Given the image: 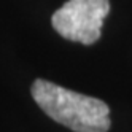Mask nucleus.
<instances>
[{
	"instance_id": "1",
	"label": "nucleus",
	"mask_w": 132,
	"mask_h": 132,
	"mask_svg": "<svg viewBox=\"0 0 132 132\" xmlns=\"http://www.w3.org/2000/svg\"><path fill=\"white\" fill-rule=\"evenodd\" d=\"M32 97L46 115L75 132H107L110 108L103 100L69 91L48 80H35Z\"/></svg>"
},
{
	"instance_id": "2",
	"label": "nucleus",
	"mask_w": 132,
	"mask_h": 132,
	"mask_svg": "<svg viewBox=\"0 0 132 132\" xmlns=\"http://www.w3.org/2000/svg\"><path fill=\"white\" fill-rule=\"evenodd\" d=\"M110 11V0H69L51 16V24L61 37L83 45L96 43Z\"/></svg>"
}]
</instances>
